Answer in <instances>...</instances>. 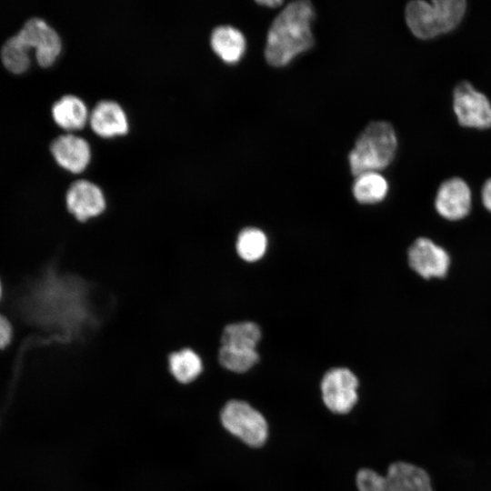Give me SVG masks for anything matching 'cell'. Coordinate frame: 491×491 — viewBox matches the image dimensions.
I'll return each instance as SVG.
<instances>
[{"mask_svg": "<svg viewBox=\"0 0 491 491\" xmlns=\"http://www.w3.org/2000/svg\"><path fill=\"white\" fill-rule=\"evenodd\" d=\"M315 17L308 1L288 4L273 21L266 38L265 55L273 66H284L314 45L311 24Z\"/></svg>", "mask_w": 491, "mask_h": 491, "instance_id": "1", "label": "cell"}, {"mask_svg": "<svg viewBox=\"0 0 491 491\" xmlns=\"http://www.w3.org/2000/svg\"><path fill=\"white\" fill-rule=\"evenodd\" d=\"M466 10L465 0H416L406 6L410 31L420 39H431L454 30Z\"/></svg>", "mask_w": 491, "mask_h": 491, "instance_id": "2", "label": "cell"}, {"mask_svg": "<svg viewBox=\"0 0 491 491\" xmlns=\"http://www.w3.org/2000/svg\"><path fill=\"white\" fill-rule=\"evenodd\" d=\"M397 139L391 124L376 121L369 124L357 138L348 156L356 176L386 168L394 159Z\"/></svg>", "mask_w": 491, "mask_h": 491, "instance_id": "3", "label": "cell"}, {"mask_svg": "<svg viewBox=\"0 0 491 491\" xmlns=\"http://www.w3.org/2000/svg\"><path fill=\"white\" fill-rule=\"evenodd\" d=\"M359 491H433L428 474L406 462L390 465L386 476L364 468L356 475Z\"/></svg>", "mask_w": 491, "mask_h": 491, "instance_id": "4", "label": "cell"}, {"mask_svg": "<svg viewBox=\"0 0 491 491\" xmlns=\"http://www.w3.org/2000/svg\"><path fill=\"white\" fill-rule=\"evenodd\" d=\"M221 421L227 431L251 446L258 447L266 440L265 417L244 401L227 402L221 412Z\"/></svg>", "mask_w": 491, "mask_h": 491, "instance_id": "5", "label": "cell"}, {"mask_svg": "<svg viewBox=\"0 0 491 491\" xmlns=\"http://www.w3.org/2000/svg\"><path fill=\"white\" fill-rule=\"evenodd\" d=\"M453 108L458 123L465 127H491V103L469 82L458 83L453 93Z\"/></svg>", "mask_w": 491, "mask_h": 491, "instance_id": "6", "label": "cell"}, {"mask_svg": "<svg viewBox=\"0 0 491 491\" xmlns=\"http://www.w3.org/2000/svg\"><path fill=\"white\" fill-rule=\"evenodd\" d=\"M65 202L69 214L80 223L100 216L107 205L103 188L97 183L85 178H79L69 184Z\"/></svg>", "mask_w": 491, "mask_h": 491, "instance_id": "7", "label": "cell"}, {"mask_svg": "<svg viewBox=\"0 0 491 491\" xmlns=\"http://www.w3.org/2000/svg\"><path fill=\"white\" fill-rule=\"evenodd\" d=\"M358 380L346 367L328 370L321 382L322 397L326 407L334 413L349 412L357 401Z\"/></svg>", "mask_w": 491, "mask_h": 491, "instance_id": "8", "label": "cell"}, {"mask_svg": "<svg viewBox=\"0 0 491 491\" xmlns=\"http://www.w3.org/2000/svg\"><path fill=\"white\" fill-rule=\"evenodd\" d=\"M17 34L29 48L35 49V58L42 66L51 65L61 52L58 33L40 17L29 18Z\"/></svg>", "mask_w": 491, "mask_h": 491, "instance_id": "9", "label": "cell"}, {"mask_svg": "<svg viewBox=\"0 0 491 491\" xmlns=\"http://www.w3.org/2000/svg\"><path fill=\"white\" fill-rule=\"evenodd\" d=\"M407 257L410 267L426 279L444 277L449 268L446 251L426 237L417 238L411 245Z\"/></svg>", "mask_w": 491, "mask_h": 491, "instance_id": "10", "label": "cell"}, {"mask_svg": "<svg viewBox=\"0 0 491 491\" xmlns=\"http://www.w3.org/2000/svg\"><path fill=\"white\" fill-rule=\"evenodd\" d=\"M435 206L437 213L447 220L464 218L471 207L469 186L459 177L444 181L437 190Z\"/></svg>", "mask_w": 491, "mask_h": 491, "instance_id": "11", "label": "cell"}, {"mask_svg": "<svg viewBox=\"0 0 491 491\" xmlns=\"http://www.w3.org/2000/svg\"><path fill=\"white\" fill-rule=\"evenodd\" d=\"M50 150L57 164L73 174L85 171L91 160L89 143L71 133L55 137L50 145Z\"/></svg>", "mask_w": 491, "mask_h": 491, "instance_id": "12", "label": "cell"}, {"mask_svg": "<svg viewBox=\"0 0 491 491\" xmlns=\"http://www.w3.org/2000/svg\"><path fill=\"white\" fill-rule=\"evenodd\" d=\"M93 131L99 136L110 138L125 135L129 123L124 108L115 101H99L89 115Z\"/></svg>", "mask_w": 491, "mask_h": 491, "instance_id": "13", "label": "cell"}, {"mask_svg": "<svg viewBox=\"0 0 491 491\" xmlns=\"http://www.w3.org/2000/svg\"><path fill=\"white\" fill-rule=\"evenodd\" d=\"M210 45L225 63L235 64L245 53L246 38L242 32L234 26L219 25L211 34Z\"/></svg>", "mask_w": 491, "mask_h": 491, "instance_id": "14", "label": "cell"}, {"mask_svg": "<svg viewBox=\"0 0 491 491\" xmlns=\"http://www.w3.org/2000/svg\"><path fill=\"white\" fill-rule=\"evenodd\" d=\"M55 122L66 131L82 129L89 120L85 103L75 95H65L52 105Z\"/></svg>", "mask_w": 491, "mask_h": 491, "instance_id": "15", "label": "cell"}, {"mask_svg": "<svg viewBox=\"0 0 491 491\" xmlns=\"http://www.w3.org/2000/svg\"><path fill=\"white\" fill-rule=\"evenodd\" d=\"M168 370L176 382L189 384L201 376L204 364L195 350L185 347L169 355Z\"/></svg>", "mask_w": 491, "mask_h": 491, "instance_id": "16", "label": "cell"}, {"mask_svg": "<svg viewBox=\"0 0 491 491\" xmlns=\"http://www.w3.org/2000/svg\"><path fill=\"white\" fill-rule=\"evenodd\" d=\"M261 335V329L256 323L239 320L224 327L220 345L241 349H256Z\"/></svg>", "mask_w": 491, "mask_h": 491, "instance_id": "17", "label": "cell"}, {"mask_svg": "<svg viewBox=\"0 0 491 491\" xmlns=\"http://www.w3.org/2000/svg\"><path fill=\"white\" fill-rule=\"evenodd\" d=\"M267 248V237L257 227L246 226L240 229L235 237V250L242 261L254 263L260 260Z\"/></svg>", "mask_w": 491, "mask_h": 491, "instance_id": "18", "label": "cell"}, {"mask_svg": "<svg viewBox=\"0 0 491 491\" xmlns=\"http://www.w3.org/2000/svg\"><path fill=\"white\" fill-rule=\"evenodd\" d=\"M387 192V181L378 172L363 173L356 176L353 185V195L362 204L381 202Z\"/></svg>", "mask_w": 491, "mask_h": 491, "instance_id": "19", "label": "cell"}, {"mask_svg": "<svg viewBox=\"0 0 491 491\" xmlns=\"http://www.w3.org/2000/svg\"><path fill=\"white\" fill-rule=\"evenodd\" d=\"M259 359L256 349H241L220 346L217 362L225 369L234 373H245L253 367Z\"/></svg>", "mask_w": 491, "mask_h": 491, "instance_id": "20", "label": "cell"}, {"mask_svg": "<svg viewBox=\"0 0 491 491\" xmlns=\"http://www.w3.org/2000/svg\"><path fill=\"white\" fill-rule=\"evenodd\" d=\"M4 65L14 73L24 72L29 65V47L18 34L10 36L1 48Z\"/></svg>", "mask_w": 491, "mask_h": 491, "instance_id": "21", "label": "cell"}, {"mask_svg": "<svg viewBox=\"0 0 491 491\" xmlns=\"http://www.w3.org/2000/svg\"><path fill=\"white\" fill-rule=\"evenodd\" d=\"M14 339V326L7 316L0 312V350L6 349Z\"/></svg>", "mask_w": 491, "mask_h": 491, "instance_id": "22", "label": "cell"}, {"mask_svg": "<svg viewBox=\"0 0 491 491\" xmlns=\"http://www.w3.org/2000/svg\"><path fill=\"white\" fill-rule=\"evenodd\" d=\"M481 196L484 206L491 212V178L485 182Z\"/></svg>", "mask_w": 491, "mask_h": 491, "instance_id": "23", "label": "cell"}, {"mask_svg": "<svg viewBox=\"0 0 491 491\" xmlns=\"http://www.w3.org/2000/svg\"><path fill=\"white\" fill-rule=\"evenodd\" d=\"M257 4L262 5H266L267 7H276L283 4L282 1L278 0H266V1H257Z\"/></svg>", "mask_w": 491, "mask_h": 491, "instance_id": "24", "label": "cell"}, {"mask_svg": "<svg viewBox=\"0 0 491 491\" xmlns=\"http://www.w3.org/2000/svg\"><path fill=\"white\" fill-rule=\"evenodd\" d=\"M3 297H4V285H3L2 279L0 278V304L3 300Z\"/></svg>", "mask_w": 491, "mask_h": 491, "instance_id": "25", "label": "cell"}]
</instances>
